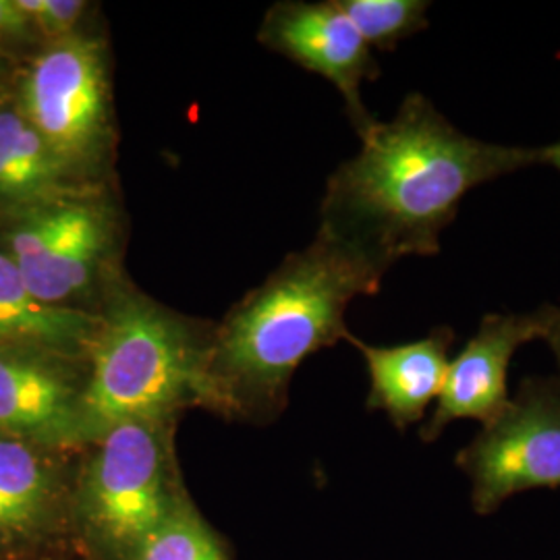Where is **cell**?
<instances>
[{
    "mask_svg": "<svg viewBox=\"0 0 560 560\" xmlns=\"http://www.w3.org/2000/svg\"><path fill=\"white\" fill-rule=\"evenodd\" d=\"M52 453L0 434V538L11 552H40L59 527L65 483Z\"/></svg>",
    "mask_w": 560,
    "mask_h": 560,
    "instance_id": "cell-12",
    "label": "cell"
},
{
    "mask_svg": "<svg viewBox=\"0 0 560 560\" xmlns=\"http://www.w3.org/2000/svg\"><path fill=\"white\" fill-rule=\"evenodd\" d=\"M206 347L191 322L115 280L85 353L81 444L120 423L175 420L183 407L203 405Z\"/></svg>",
    "mask_w": 560,
    "mask_h": 560,
    "instance_id": "cell-3",
    "label": "cell"
},
{
    "mask_svg": "<svg viewBox=\"0 0 560 560\" xmlns=\"http://www.w3.org/2000/svg\"><path fill=\"white\" fill-rule=\"evenodd\" d=\"M455 465L478 517L525 492L560 490L559 376L523 378L501 418L457 451Z\"/></svg>",
    "mask_w": 560,
    "mask_h": 560,
    "instance_id": "cell-6",
    "label": "cell"
},
{
    "mask_svg": "<svg viewBox=\"0 0 560 560\" xmlns=\"http://www.w3.org/2000/svg\"><path fill=\"white\" fill-rule=\"evenodd\" d=\"M15 106L0 108V201L27 208L83 191Z\"/></svg>",
    "mask_w": 560,
    "mask_h": 560,
    "instance_id": "cell-14",
    "label": "cell"
},
{
    "mask_svg": "<svg viewBox=\"0 0 560 560\" xmlns=\"http://www.w3.org/2000/svg\"><path fill=\"white\" fill-rule=\"evenodd\" d=\"M98 312L52 307L36 300L0 247V342L85 360Z\"/></svg>",
    "mask_w": 560,
    "mask_h": 560,
    "instance_id": "cell-13",
    "label": "cell"
},
{
    "mask_svg": "<svg viewBox=\"0 0 560 560\" xmlns=\"http://www.w3.org/2000/svg\"><path fill=\"white\" fill-rule=\"evenodd\" d=\"M21 113L78 179L92 177L113 143L101 40L73 34L40 52L23 80Z\"/></svg>",
    "mask_w": 560,
    "mask_h": 560,
    "instance_id": "cell-7",
    "label": "cell"
},
{
    "mask_svg": "<svg viewBox=\"0 0 560 560\" xmlns=\"http://www.w3.org/2000/svg\"><path fill=\"white\" fill-rule=\"evenodd\" d=\"M34 23L23 13L18 0H0V38H21Z\"/></svg>",
    "mask_w": 560,
    "mask_h": 560,
    "instance_id": "cell-18",
    "label": "cell"
},
{
    "mask_svg": "<svg viewBox=\"0 0 560 560\" xmlns=\"http://www.w3.org/2000/svg\"><path fill=\"white\" fill-rule=\"evenodd\" d=\"M360 138V152L326 183L318 233L384 275L402 258L436 256L471 189L532 166L560 171L559 143L525 148L471 138L418 92Z\"/></svg>",
    "mask_w": 560,
    "mask_h": 560,
    "instance_id": "cell-1",
    "label": "cell"
},
{
    "mask_svg": "<svg viewBox=\"0 0 560 560\" xmlns=\"http://www.w3.org/2000/svg\"><path fill=\"white\" fill-rule=\"evenodd\" d=\"M129 560H229V555L221 536L187 494Z\"/></svg>",
    "mask_w": 560,
    "mask_h": 560,
    "instance_id": "cell-15",
    "label": "cell"
},
{
    "mask_svg": "<svg viewBox=\"0 0 560 560\" xmlns=\"http://www.w3.org/2000/svg\"><path fill=\"white\" fill-rule=\"evenodd\" d=\"M173 425L175 420L129 421L90 444L71 513L85 540L108 560H129L187 497Z\"/></svg>",
    "mask_w": 560,
    "mask_h": 560,
    "instance_id": "cell-4",
    "label": "cell"
},
{
    "mask_svg": "<svg viewBox=\"0 0 560 560\" xmlns=\"http://www.w3.org/2000/svg\"><path fill=\"white\" fill-rule=\"evenodd\" d=\"M557 314L555 305L520 314H486L478 332L448 363L441 397L421 423V442L439 441L453 421H480L483 428L499 420L511 400L506 384L511 361L523 345L546 340Z\"/></svg>",
    "mask_w": 560,
    "mask_h": 560,
    "instance_id": "cell-8",
    "label": "cell"
},
{
    "mask_svg": "<svg viewBox=\"0 0 560 560\" xmlns=\"http://www.w3.org/2000/svg\"><path fill=\"white\" fill-rule=\"evenodd\" d=\"M260 40L330 81L339 90L360 136L376 120L361 101V85L376 80L381 69L372 48L340 11L337 0L275 4L261 23Z\"/></svg>",
    "mask_w": 560,
    "mask_h": 560,
    "instance_id": "cell-10",
    "label": "cell"
},
{
    "mask_svg": "<svg viewBox=\"0 0 560 560\" xmlns=\"http://www.w3.org/2000/svg\"><path fill=\"white\" fill-rule=\"evenodd\" d=\"M345 340L365 361L370 376L368 409L386 413L399 432L425 421L428 407L436 405L446 381L455 340L453 328L439 326L423 339L395 347H374L351 332Z\"/></svg>",
    "mask_w": 560,
    "mask_h": 560,
    "instance_id": "cell-11",
    "label": "cell"
},
{
    "mask_svg": "<svg viewBox=\"0 0 560 560\" xmlns=\"http://www.w3.org/2000/svg\"><path fill=\"white\" fill-rule=\"evenodd\" d=\"M0 247L30 293L52 307L88 312L83 303L104 301L117 280V221L92 189L21 208Z\"/></svg>",
    "mask_w": 560,
    "mask_h": 560,
    "instance_id": "cell-5",
    "label": "cell"
},
{
    "mask_svg": "<svg viewBox=\"0 0 560 560\" xmlns=\"http://www.w3.org/2000/svg\"><path fill=\"white\" fill-rule=\"evenodd\" d=\"M7 555H18V552H11V550L7 548V544L0 538V557H7Z\"/></svg>",
    "mask_w": 560,
    "mask_h": 560,
    "instance_id": "cell-21",
    "label": "cell"
},
{
    "mask_svg": "<svg viewBox=\"0 0 560 560\" xmlns=\"http://www.w3.org/2000/svg\"><path fill=\"white\" fill-rule=\"evenodd\" d=\"M557 143H559V148H560V141H557Z\"/></svg>",
    "mask_w": 560,
    "mask_h": 560,
    "instance_id": "cell-22",
    "label": "cell"
},
{
    "mask_svg": "<svg viewBox=\"0 0 560 560\" xmlns=\"http://www.w3.org/2000/svg\"><path fill=\"white\" fill-rule=\"evenodd\" d=\"M384 272L318 233L231 310L208 339L203 405L275 418L298 368L349 335L351 301L381 291Z\"/></svg>",
    "mask_w": 560,
    "mask_h": 560,
    "instance_id": "cell-2",
    "label": "cell"
},
{
    "mask_svg": "<svg viewBox=\"0 0 560 560\" xmlns=\"http://www.w3.org/2000/svg\"><path fill=\"white\" fill-rule=\"evenodd\" d=\"M21 11L46 36L60 40L75 34L88 2L81 0H18Z\"/></svg>",
    "mask_w": 560,
    "mask_h": 560,
    "instance_id": "cell-17",
    "label": "cell"
},
{
    "mask_svg": "<svg viewBox=\"0 0 560 560\" xmlns=\"http://www.w3.org/2000/svg\"><path fill=\"white\" fill-rule=\"evenodd\" d=\"M0 560H46V557H44V550H40V552H18V555H7V557H0Z\"/></svg>",
    "mask_w": 560,
    "mask_h": 560,
    "instance_id": "cell-20",
    "label": "cell"
},
{
    "mask_svg": "<svg viewBox=\"0 0 560 560\" xmlns=\"http://www.w3.org/2000/svg\"><path fill=\"white\" fill-rule=\"evenodd\" d=\"M546 342H548L550 351L555 353V360H557V365H559L560 378V307L559 314H557V318H555V324H552V328H550V332H548V337H546Z\"/></svg>",
    "mask_w": 560,
    "mask_h": 560,
    "instance_id": "cell-19",
    "label": "cell"
},
{
    "mask_svg": "<svg viewBox=\"0 0 560 560\" xmlns=\"http://www.w3.org/2000/svg\"><path fill=\"white\" fill-rule=\"evenodd\" d=\"M81 361L0 342V434L48 451L81 446Z\"/></svg>",
    "mask_w": 560,
    "mask_h": 560,
    "instance_id": "cell-9",
    "label": "cell"
},
{
    "mask_svg": "<svg viewBox=\"0 0 560 560\" xmlns=\"http://www.w3.org/2000/svg\"><path fill=\"white\" fill-rule=\"evenodd\" d=\"M337 4L370 48H395L430 25L425 0H337Z\"/></svg>",
    "mask_w": 560,
    "mask_h": 560,
    "instance_id": "cell-16",
    "label": "cell"
}]
</instances>
